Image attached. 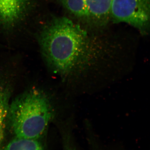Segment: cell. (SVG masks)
I'll return each instance as SVG.
<instances>
[{
  "mask_svg": "<svg viewBox=\"0 0 150 150\" xmlns=\"http://www.w3.org/2000/svg\"><path fill=\"white\" fill-rule=\"evenodd\" d=\"M30 0H0V28L13 27L27 13Z\"/></svg>",
  "mask_w": 150,
  "mask_h": 150,
  "instance_id": "4",
  "label": "cell"
},
{
  "mask_svg": "<svg viewBox=\"0 0 150 150\" xmlns=\"http://www.w3.org/2000/svg\"><path fill=\"white\" fill-rule=\"evenodd\" d=\"M90 16L101 19L107 17L110 12L112 0H85Z\"/></svg>",
  "mask_w": 150,
  "mask_h": 150,
  "instance_id": "6",
  "label": "cell"
},
{
  "mask_svg": "<svg viewBox=\"0 0 150 150\" xmlns=\"http://www.w3.org/2000/svg\"><path fill=\"white\" fill-rule=\"evenodd\" d=\"M11 90L6 81L0 79V145L4 134L6 120L8 118Z\"/></svg>",
  "mask_w": 150,
  "mask_h": 150,
  "instance_id": "5",
  "label": "cell"
},
{
  "mask_svg": "<svg viewBox=\"0 0 150 150\" xmlns=\"http://www.w3.org/2000/svg\"><path fill=\"white\" fill-rule=\"evenodd\" d=\"M4 150H44L36 139L16 138L7 145Z\"/></svg>",
  "mask_w": 150,
  "mask_h": 150,
  "instance_id": "7",
  "label": "cell"
},
{
  "mask_svg": "<svg viewBox=\"0 0 150 150\" xmlns=\"http://www.w3.org/2000/svg\"><path fill=\"white\" fill-rule=\"evenodd\" d=\"M71 13L80 18L90 17L85 0H60Z\"/></svg>",
  "mask_w": 150,
  "mask_h": 150,
  "instance_id": "8",
  "label": "cell"
},
{
  "mask_svg": "<svg viewBox=\"0 0 150 150\" xmlns=\"http://www.w3.org/2000/svg\"><path fill=\"white\" fill-rule=\"evenodd\" d=\"M53 113L46 95L32 89L22 94L9 105L8 118L16 137L37 140L47 129Z\"/></svg>",
  "mask_w": 150,
  "mask_h": 150,
  "instance_id": "2",
  "label": "cell"
},
{
  "mask_svg": "<svg viewBox=\"0 0 150 150\" xmlns=\"http://www.w3.org/2000/svg\"><path fill=\"white\" fill-rule=\"evenodd\" d=\"M40 49L44 59L56 74L81 84L102 74L105 59L88 45L86 31L70 19H53L40 32Z\"/></svg>",
  "mask_w": 150,
  "mask_h": 150,
  "instance_id": "1",
  "label": "cell"
},
{
  "mask_svg": "<svg viewBox=\"0 0 150 150\" xmlns=\"http://www.w3.org/2000/svg\"><path fill=\"white\" fill-rule=\"evenodd\" d=\"M110 13L118 22L145 32L150 21V0H112Z\"/></svg>",
  "mask_w": 150,
  "mask_h": 150,
  "instance_id": "3",
  "label": "cell"
},
{
  "mask_svg": "<svg viewBox=\"0 0 150 150\" xmlns=\"http://www.w3.org/2000/svg\"><path fill=\"white\" fill-rule=\"evenodd\" d=\"M63 150H78L74 138L71 135H67L64 139Z\"/></svg>",
  "mask_w": 150,
  "mask_h": 150,
  "instance_id": "9",
  "label": "cell"
}]
</instances>
